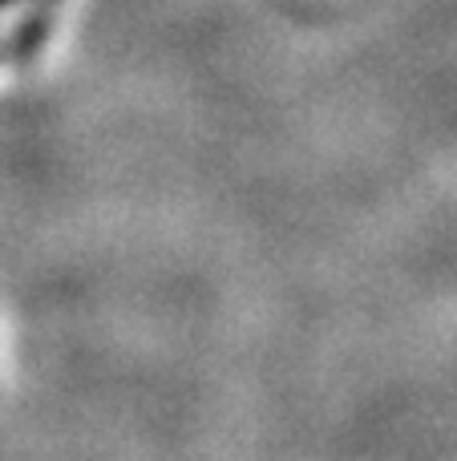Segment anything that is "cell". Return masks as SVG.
<instances>
[{
  "label": "cell",
  "mask_w": 457,
  "mask_h": 461,
  "mask_svg": "<svg viewBox=\"0 0 457 461\" xmlns=\"http://www.w3.org/2000/svg\"><path fill=\"white\" fill-rule=\"evenodd\" d=\"M0 53H4V49H0Z\"/></svg>",
  "instance_id": "3"
},
{
  "label": "cell",
  "mask_w": 457,
  "mask_h": 461,
  "mask_svg": "<svg viewBox=\"0 0 457 461\" xmlns=\"http://www.w3.org/2000/svg\"><path fill=\"white\" fill-rule=\"evenodd\" d=\"M49 24H53V16H49V8H37V13H29L21 24L13 29V37H8L4 45V57L16 65L32 61V57L40 53V45L49 41Z\"/></svg>",
  "instance_id": "1"
},
{
  "label": "cell",
  "mask_w": 457,
  "mask_h": 461,
  "mask_svg": "<svg viewBox=\"0 0 457 461\" xmlns=\"http://www.w3.org/2000/svg\"><path fill=\"white\" fill-rule=\"evenodd\" d=\"M8 5H16V0H0V13H4V8H8Z\"/></svg>",
  "instance_id": "2"
}]
</instances>
